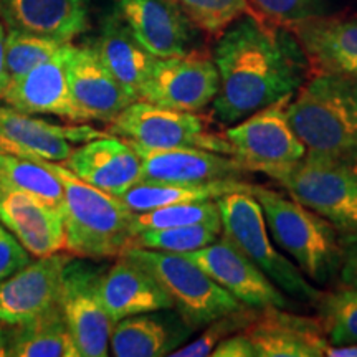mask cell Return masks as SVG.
Listing matches in <instances>:
<instances>
[{
    "mask_svg": "<svg viewBox=\"0 0 357 357\" xmlns=\"http://www.w3.org/2000/svg\"><path fill=\"white\" fill-rule=\"evenodd\" d=\"M195 329L169 307L116 321L109 352L116 357H162L189 341Z\"/></svg>",
    "mask_w": 357,
    "mask_h": 357,
    "instance_id": "22",
    "label": "cell"
},
{
    "mask_svg": "<svg viewBox=\"0 0 357 357\" xmlns=\"http://www.w3.org/2000/svg\"><path fill=\"white\" fill-rule=\"evenodd\" d=\"M91 45L109 73L116 78V82L121 84L134 100H139L142 88L158 58L151 55L137 42L131 30L114 12L102 17L100 33Z\"/></svg>",
    "mask_w": 357,
    "mask_h": 357,
    "instance_id": "26",
    "label": "cell"
},
{
    "mask_svg": "<svg viewBox=\"0 0 357 357\" xmlns=\"http://www.w3.org/2000/svg\"><path fill=\"white\" fill-rule=\"evenodd\" d=\"M7 334H6V324L0 323V357H7Z\"/></svg>",
    "mask_w": 357,
    "mask_h": 357,
    "instance_id": "42",
    "label": "cell"
},
{
    "mask_svg": "<svg viewBox=\"0 0 357 357\" xmlns=\"http://www.w3.org/2000/svg\"><path fill=\"white\" fill-rule=\"evenodd\" d=\"M0 20L7 32L73 43L89 29V0H0Z\"/></svg>",
    "mask_w": 357,
    "mask_h": 357,
    "instance_id": "21",
    "label": "cell"
},
{
    "mask_svg": "<svg viewBox=\"0 0 357 357\" xmlns=\"http://www.w3.org/2000/svg\"><path fill=\"white\" fill-rule=\"evenodd\" d=\"M293 95L280 98L222 132L229 142V154L245 169L266 174L293 166L305 158L306 147L289 126L287 116Z\"/></svg>",
    "mask_w": 357,
    "mask_h": 357,
    "instance_id": "9",
    "label": "cell"
},
{
    "mask_svg": "<svg viewBox=\"0 0 357 357\" xmlns=\"http://www.w3.org/2000/svg\"><path fill=\"white\" fill-rule=\"evenodd\" d=\"M222 235V222H200L172 229L147 230L134 235L131 247L159 250L171 253H189L215 242Z\"/></svg>",
    "mask_w": 357,
    "mask_h": 357,
    "instance_id": "31",
    "label": "cell"
},
{
    "mask_svg": "<svg viewBox=\"0 0 357 357\" xmlns=\"http://www.w3.org/2000/svg\"><path fill=\"white\" fill-rule=\"evenodd\" d=\"M248 194L260 204L276 245L293 258L298 268L318 284L329 283L342 261V236L326 218L291 197L250 184Z\"/></svg>",
    "mask_w": 357,
    "mask_h": 357,
    "instance_id": "4",
    "label": "cell"
},
{
    "mask_svg": "<svg viewBox=\"0 0 357 357\" xmlns=\"http://www.w3.org/2000/svg\"><path fill=\"white\" fill-rule=\"evenodd\" d=\"M134 151L141 158L142 181H243L250 172L231 155L212 153V151L199 149V147H167V149Z\"/></svg>",
    "mask_w": 357,
    "mask_h": 357,
    "instance_id": "20",
    "label": "cell"
},
{
    "mask_svg": "<svg viewBox=\"0 0 357 357\" xmlns=\"http://www.w3.org/2000/svg\"><path fill=\"white\" fill-rule=\"evenodd\" d=\"M217 207L220 212L222 235L255 263L281 291L312 306L318 303L323 291L311 284L296 263L275 247L268 235L260 204L247 189L218 197Z\"/></svg>",
    "mask_w": 357,
    "mask_h": 357,
    "instance_id": "6",
    "label": "cell"
},
{
    "mask_svg": "<svg viewBox=\"0 0 357 357\" xmlns=\"http://www.w3.org/2000/svg\"><path fill=\"white\" fill-rule=\"evenodd\" d=\"M288 195L326 218L342 238L357 236V153H306L293 166L266 172Z\"/></svg>",
    "mask_w": 357,
    "mask_h": 357,
    "instance_id": "5",
    "label": "cell"
},
{
    "mask_svg": "<svg viewBox=\"0 0 357 357\" xmlns=\"http://www.w3.org/2000/svg\"><path fill=\"white\" fill-rule=\"evenodd\" d=\"M0 223L35 258L65 250L61 212L24 192L0 185Z\"/></svg>",
    "mask_w": 357,
    "mask_h": 357,
    "instance_id": "23",
    "label": "cell"
},
{
    "mask_svg": "<svg viewBox=\"0 0 357 357\" xmlns=\"http://www.w3.org/2000/svg\"><path fill=\"white\" fill-rule=\"evenodd\" d=\"M310 71L357 75V19L316 15L289 25Z\"/></svg>",
    "mask_w": 357,
    "mask_h": 357,
    "instance_id": "25",
    "label": "cell"
},
{
    "mask_svg": "<svg viewBox=\"0 0 357 357\" xmlns=\"http://www.w3.org/2000/svg\"><path fill=\"white\" fill-rule=\"evenodd\" d=\"M7 357H79L60 303L26 323L6 326Z\"/></svg>",
    "mask_w": 357,
    "mask_h": 357,
    "instance_id": "27",
    "label": "cell"
},
{
    "mask_svg": "<svg viewBox=\"0 0 357 357\" xmlns=\"http://www.w3.org/2000/svg\"><path fill=\"white\" fill-rule=\"evenodd\" d=\"M314 306L329 344L357 342V288L342 287L329 293L323 291Z\"/></svg>",
    "mask_w": 357,
    "mask_h": 357,
    "instance_id": "30",
    "label": "cell"
},
{
    "mask_svg": "<svg viewBox=\"0 0 357 357\" xmlns=\"http://www.w3.org/2000/svg\"><path fill=\"white\" fill-rule=\"evenodd\" d=\"M106 134L84 124H56L13 109L6 102L0 105V154L63 162L73 153L75 144H84Z\"/></svg>",
    "mask_w": 357,
    "mask_h": 357,
    "instance_id": "12",
    "label": "cell"
},
{
    "mask_svg": "<svg viewBox=\"0 0 357 357\" xmlns=\"http://www.w3.org/2000/svg\"><path fill=\"white\" fill-rule=\"evenodd\" d=\"M208 128L211 124L199 113L174 111L137 100L116 116L108 131L134 149L199 147L230 155L223 134L212 132Z\"/></svg>",
    "mask_w": 357,
    "mask_h": 357,
    "instance_id": "8",
    "label": "cell"
},
{
    "mask_svg": "<svg viewBox=\"0 0 357 357\" xmlns=\"http://www.w3.org/2000/svg\"><path fill=\"white\" fill-rule=\"evenodd\" d=\"M70 93L84 123H111L126 106L136 101L109 73L91 43H71L66 58Z\"/></svg>",
    "mask_w": 357,
    "mask_h": 357,
    "instance_id": "16",
    "label": "cell"
},
{
    "mask_svg": "<svg viewBox=\"0 0 357 357\" xmlns=\"http://www.w3.org/2000/svg\"><path fill=\"white\" fill-rule=\"evenodd\" d=\"M220 77L208 56L189 52L185 55L158 58L139 100L162 108L200 113L215 100Z\"/></svg>",
    "mask_w": 357,
    "mask_h": 357,
    "instance_id": "11",
    "label": "cell"
},
{
    "mask_svg": "<svg viewBox=\"0 0 357 357\" xmlns=\"http://www.w3.org/2000/svg\"><path fill=\"white\" fill-rule=\"evenodd\" d=\"M70 47L71 43L63 45L55 55L24 77L10 79L2 101L22 113L52 114L71 124H83L84 119L71 98L66 75Z\"/></svg>",
    "mask_w": 357,
    "mask_h": 357,
    "instance_id": "17",
    "label": "cell"
},
{
    "mask_svg": "<svg viewBox=\"0 0 357 357\" xmlns=\"http://www.w3.org/2000/svg\"><path fill=\"white\" fill-rule=\"evenodd\" d=\"M324 356L328 357H357V342L354 344H328Z\"/></svg>",
    "mask_w": 357,
    "mask_h": 357,
    "instance_id": "41",
    "label": "cell"
},
{
    "mask_svg": "<svg viewBox=\"0 0 357 357\" xmlns=\"http://www.w3.org/2000/svg\"><path fill=\"white\" fill-rule=\"evenodd\" d=\"M213 357H255L252 342L245 336L243 331L231 334V336L222 339L218 344L213 347Z\"/></svg>",
    "mask_w": 357,
    "mask_h": 357,
    "instance_id": "38",
    "label": "cell"
},
{
    "mask_svg": "<svg viewBox=\"0 0 357 357\" xmlns=\"http://www.w3.org/2000/svg\"><path fill=\"white\" fill-rule=\"evenodd\" d=\"M257 8L258 15L289 26L296 22L321 15L326 0H248Z\"/></svg>",
    "mask_w": 357,
    "mask_h": 357,
    "instance_id": "36",
    "label": "cell"
},
{
    "mask_svg": "<svg viewBox=\"0 0 357 357\" xmlns=\"http://www.w3.org/2000/svg\"><path fill=\"white\" fill-rule=\"evenodd\" d=\"M339 278L344 287L357 288V236L342 238V261Z\"/></svg>",
    "mask_w": 357,
    "mask_h": 357,
    "instance_id": "39",
    "label": "cell"
},
{
    "mask_svg": "<svg viewBox=\"0 0 357 357\" xmlns=\"http://www.w3.org/2000/svg\"><path fill=\"white\" fill-rule=\"evenodd\" d=\"M66 43L37 35L7 32L6 38V65L10 79H17L43 63Z\"/></svg>",
    "mask_w": 357,
    "mask_h": 357,
    "instance_id": "34",
    "label": "cell"
},
{
    "mask_svg": "<svg viewBox=\"0 0 357 357\" xmlns=\"http://www.w3.org/2000/svg\"><path fill=\"white\" fill-rule=\"evenodd\" d=\"M220 220L217 200L190 204H174L166 207L153 208V211L134 213L132 215V234L137 235L147 230L172 229L184 227L192 223Z\"/></svg>",
    "mask_w": 357,
    "mask_h": 357,
    "instance_id": "32",
    "label": "cell"
},
{
    "mask_svg": "<svg viewBox=\"0 0 357 357\" xmlns=\"http://www.w3.org/2000/svg\"><path fill=\"white\" fill-rule=\"evenodd\" d=\"M113 12L155 58L192 52L195 26L174 0H114Z\"/></svg>",
    "mask_w": 357,
    "mask_h": 357,
    "instance_id": "14",
    "label": "cell"
},
{
    "mask_svg": "<svg viewBox=\"0 0 357 357\" xmlns=\"http://www.w3.org/2000/svg\"><path fill=\"white\" fill-rule=\"evenodd\" d=\"M123 255L139 261L158 278L171 296L174 310L195 331L245 306L182 253L129 247Z\"/></svg>",
    "mask_w": 357,
    "mask_h": 357,
    "instance_id": "7",
    "label": "cell"
},
{
    "mask_svg": "<svg viewBox=\"0 0 357 357\" xmlns=\"http://www.w3.org/2000/svg\"><path fill=\"white\" fill-rule=\"evenodd\" d=\"M215 280L245 306L291 307V300L227 236L220 235L207 247L182 253Z\"/></svg>",
    "mask_w": 357,
    "mask_h": 357,
    "instance_id": "13",
    "label": "cell"
},
{
    "mask_svg": "<svg viewBox=\"0 0 357 357\" xmlns=\"http://www.w3.org/2000/svg\"><path fill=\"white\" fill-rule=\"evenodd\" d=\"M42 160V159H40ZM63 185L65 250L88 260L118 258L131 247L132 215L121 199L86 184L63 164L42 160Z\"/></svg>",
    "mask_w": 357,
    "mask_h": 357,
    "instance_id": "3",
    "label": "cell"
},
{
    "mask_svg": "<svg viewBox=\"0 0 357 357\" xmlns=\"http://www.w3.org/2000/svg\"><path fill=\"white\" fill-rule=\"evenodd\" d=\"M220 88L212 118L223 126L242 121L310 77V63L288 26L245 13L220 33L213 52Z\"/></svg>",
    "mask_w": 357,
    "mask_h": 357,
    "instance_id": "1",
    "label": "cell"
},
{
    "mask_svg": "<svg viewBox=\"0 0 357 357\" xmlns=\"http://www.w3.org/2000/svg\"><path fill=\"white\" fill-rule=\"evenodd\" d=\"M101 300L109 318L119 321L128 316L174 307V303L158 278L128 255L118 257L101 278Z\"/></svg>",
    "mask_w": 357,
    "mask_h": 357,
    "instance_id": "24",
    "label": "cell"
},
{
    "mask_svg": "<svg viewBox=\"0 0 357 357\" xmlns=\"http://www.w3.org/2000/svg\"><path fill=\"white\" fill-rule=\"evenodd\" d=\"M288 123L306 153H357V75L314 71L294 91Z\"/></svg>",
    "mask_w": 357,
    "mask_h": 357,
    "instance_id": "2",
    "label": "cell"
},
{
    "mask_svg": "<svg viewBox=\"0 0 357 357\" xmlns=\"http://www.w3.org/2000/svg\"><path fill=\"white\" fill-rule=\"evenodd\" d=\"M71 257L68 252L40 257L0 281V323L6 326L26 323L58 305L61 273Z\"/></svg>",
    "mask_w": 357,
    "mask_h": 357,
    "instance_id": "15",
    "label": "cell"
},
{
    "mask_svg": "<svg viewBox=\"0 0 357 357\" xmlns=\"http://www.w3.org/2000/svg\"><path fill=\"white\" fill-rule=\"evenodd\" d=\"M32 261V255L22 247L10 230L0 223V281L15 275Z\"/></svg>",
    "mask_w": 357,
    "mask_h": 357,
    "instance_id": "37",
    "label": "cell"
},
{
    "mask_svg": "<svg viewBox=\"0 0 357 357\" xmlns=\"http://www.w3.org/2000/svg\"><path fill=\"white\" fill-rule=\"evenodd\" d=\"M106 268L71 257L61 273L60 306L79 357H106L114 321L101 300Z\"/></svg>",
    "mask_w": 357,
    "mask_h": 357,
    "instance_id": "10",
    "label": "cell"
},
{
    "mask_svg": "<svg viewBox=\"0 0 357 357\" xmlns=\"http://www.w3.org/2000/svg\"><path fill=\"white\" fill-rule=\"evenodd\" d=\"M245 181H212V182H158L141 181L119 195L121 202L132 213L153 211L174 204L207 202L235 190H245Z\"/></svg>",
    "mask_w": 357,
    "mask_h": 357,
    "instance_id": "28",
    "label": "cell"
},
{
    "mask_svg": "<svg viewBox=\"0 0 357 357\" xmlns=\"http://www.w3.org/2000/svg\"><path fill=\"white\" fill-rule=\"evenodd\" d=\"M6 38H7V30L3 26L2 20H0V100L6 95L8 83H10V77H8L7 65H6Z\"/></svg>",
    "mask_w": 357,
    "mask_h": 357,
    "instance_id": "40",
    "label": "cell"
},
{
    "mask_svg": "<svg viewBox=\"0 0 357 357\" xmlns=\"http://www.w3.org/2000/svg\"><path fill=\"white\" fill-rule=\"evenodd\" d=\"M255 357H321L329 341L318 316L268 306L243 329Z\"/></svg>",
    "mask_w": 357,
    "mask_h": 357,
    "instance_id": "18",
    "label": "cell"
},
{
    "mask_svg": "<svg viewBox=\"0 0 357 357\" xmlns=\"http://www.w3.org/2000/svg\"><path fill=\"white\" fill-rule=\"evenodd\" d=\"M60 164L86 184L116 197L141 181V158L126 141L109 132L75 147Z\"/></svg>",
    "mask_w": 357,
    "mask_h": 357,
    "instance_id": "19",
    "label": "cell"
},
{
    "mask_svg": "<svg viewBox=\"0 0 357 357\" xmlns=\"http://www.w3.org/2000/svg\"><path fill=\"white\" fill-rule=\"evenodd\" d=\"M257 307L243 306L240 310H235L223 314L220 318L213 319L212 323L204 326V331L195 341L189 344H182L178 349L172 352L174 357H207L212 354L213 347H215L222 339L231 336V334L243 331L248 324H252L258 316Z\"/></svg>",
    "mask_w": 357,
    "mask_h": 357,
    "instance_id": "35",
    "label": "cell"
},
{
    "mask_svg": "<svg viewBox=\"0 0 357 357\" xmlns=\"http://www.w3.org/2000/svg\"><path fill=\"white\" fill-rule=\"evenodd\" d=\"M195 29L220 35L236 19L248 13V0H174Z\"/></svg>",
    "mask_w": 357,
    "mask_h": 357,
    "instance_id": "33",
    "label": "cell"
},
{
    "mask_svg": "<svg viewBox=\"0 0 357 357\" xmlns=\"http://www.w3.org/2000/svg\"><path fill=\"white\" fill-rule=\"evenodd\" d=\"M0 185L32 195L60 212L63 207V185L40 159L0 154Z\"/></svg>",
    "mask_w": 357,
    "mask_h": 357,
    "instance_id": "29",
    "label": "cell"
}]
</instances>
